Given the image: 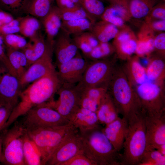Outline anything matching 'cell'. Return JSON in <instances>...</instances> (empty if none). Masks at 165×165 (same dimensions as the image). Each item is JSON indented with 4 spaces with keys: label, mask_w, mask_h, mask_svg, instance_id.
I'll return each instance as SVG.
<instances>
[{
    "label": "cell",
    "mask_w": 165,
    "mask_h": 165,
    "mask_svg": "<svg viewBox=\"0 0 165 165\" xmlns=\"http://www.w3.org/2000/svg\"><path fill=\"white\" fill-rule=\"evenodd\" d=\"M145 114L141 108L127 119L122 165H139L141 160L147 146Z\"/></svg>",
    "instance_id": "2"
},
{
    "label": "cell",
    "mask_w": 165,
    "mask_h": 165,
    "mask_svg": "<svg viewBox=\"0 0 165 165\" xmlns=\"http://www.w3.org/2000/svg\"><path fill=\"white\" fill-rule=\"evenodd\" d=\"M144 26L153 31L162 32L165 30V20L146 21Z\"/></svg>",
    "instance_id": "47"
},
{
    "label": "cell",
    "mask_w": 165,
    "mask_h": 165,
    "mask_svg": "<svg viewBox=\"0 0 165 165\" xmlns=\"http://www.w3.org/2000/svg\"><path fill=\"white\" fill-rule=\"evenodd\" d=\"M81 6L91 16L101 18L105 7L102 0H80Z\"/></svg>",
    "instance_id": "35"
},
{
    "label": "cell",
    "mask_w": 165,
    "mask_h": 165,
    "mask_svg": "<svg viewBox=\"0 0 165 165\" xmlns=\"http://www.w3.org/2000/svg\"><path fill=\"white\" fill-rule=\"evenodd\" d=\"M26 129L28 134L40 153L42 165H46L57 148L70 135L79 130L71 123L61 126Z\"/></svg>",
    "instance_id": "5"
},
{
    "label": "cell",
    "mask_w": 165,
    "mask_h": 165,
    "mask_svg": "<svg viewBox=\"0 0 165 165\" xmlns=\"http://www.w3.org/2000/svg\"><path fill=\"white\" fill-rule=\"evenodd\" d=\"M100 18L102 20L111 24L118 28L122 29L125 27V21L119 16L112 4L105 7Z\"/></svg>",
    "instance_id": "37"
},
{
    "label": "cell",
    "mask_w": 165,
    "mask_h": 165,
    "mask_svg": "<svg viewBox=\"0 0 165 165\" xmlns=\"http://www.w3.org/2000/svg\"><path fill=\"white\" fill-rule=\"evenodd\" d=\"M94 23L90 20L86 18L62 21L61 29L70 35H74L90 31Z\"/></svg>",
    "instance_id": "29"
},
{
    "label": "cell",
    "mask_w": 165,
    "mask_h": 165,
    "mask_svg": "<svg viewBox=\"0 0 165 165\" xmlns=\"http://www.w3.org/2000/svg\"><path fill=\"white\" fill-rule=\"evenodd\" d=\"M0 63L5 66L13 75L17 76L12 66L6 53L2 35L0 34Z\"/></svg>",
    "instance_id": "42"
},
{
    "label": "cell",
    "mask_w": 165,
    "mask_h": 165,
    "mask_svg": "<svg viewBox=\"0 0 165 165\" xmlns=\"http://www.w3.org/2000/svg\"><path fill=\"white\" fill-rule=\"evenodd\" d=\"M62 165H96L83 153L78 154Z\"/></svg>",
    "instance_id": "43"
},
{
    "label": "cell",
    "mask_w": 165,
    "mask_h": 165,
    "mask_svg": "<svg viewBox=\"0 0 165 165\" xmlns=\"http://www.w3.org/2000/svg\"><path fill=\"white\" fill-rule=\"evenodd\" d=\"M156 149L162 155L165 156V144L159 145Z\"/></svg>",
    "instance_id": "54"
},
{
    "label": "cell",
    "mask_w": 165,
    "mask_h": 165,
    "mask_svg": "<svg viewBox=\"0 0 165 165\" xmlns=\"http://www.w3.org/2000/svg\"><path fill=\"white\" fill-rule=\"evenodd\" d=\"M146 21L156 20H165V4L159 2L152 8L145 17Z\"/></svg>",
    "instance_id": "41"
},
{
    "label": "cell",
    "mask_w": 165,
    "mask_h": 165,
    "mask_svg": "<svg viewBox=\"0 0 165 165\" xmlns=\"http://www.w3.org/2000/svg\"><path fill=\"white\" fill-rule=\"evenodd\" d=\"M26 129L16 122L10 129L4 130L0 162L6 165H25L23 154V137Z\"/></svg>",
    "instance_id": "6"
},
{
    "label": "cell",
    "mask_w": 165,
    "mask_h": 165,
    "mask_svg": "<svg viewBox=\"0 0 165 165\" xmlns=\"http://www.w3.org/2000/svg\"><path fill=\"white\" fill-rule=\"evenodd\" d=\"M6 50L10 62L20 79L29 67L26 57L22 50L6 47Z\"/></svg>",
    "instance_id": "26"
},
{
    "label": "cell",
    "mask_w": 165,
    "mask_h": 165,
    "mask_svg": "<svg viewBox=\"0 0 165 165\" xmlns=\"http://www.w3.org/2000/svg\"><path fill=\"white\" fill-rule=\"evenodd\" d=\"M107 91V85L91 87L79 91L80 107L96 112L101 99Z\"/></svg>",
    "instance_id": "19"
},
{
    "label": "cell",
    "mask_w": 165,
    "mask_h": 165,
    "mask_svg": "<svg viewBox=\"0 0 165 165\" xmlns=\"http://www.w3.org/2000/svg\"><path fill=\"white\" fill-rule=\"evenodd\" d=\"M164 82L148 80L137 86L135 92L142 108L148 113L165 111Z\"/></svg>",
    "instance_id": "8"
},
{
    "label": "cell",
    "mask_w": 165,
    "mask_h": 165,
    "mask_svg": "<svg viewBox=\"0 0 165 165\" xmlns=\"http://www.w3.org/2000/svg\"><path fill=\"white\" fill-rule=\"evenodd\" d=\"M61 30V31L55 40L53 46L57 65L68 61L79 52V49L70 35Z\"/></svg>",
    "instance_id": "16"
},
{
    "label": "cell",
    "mask_w": 165,
    "mask_h": 165,
    "mask_svg": "<svg viewBox=\"0 0 165 165\" xmlns=\"http://www.w3.org/2000/svg\"><path fill=\"white\" fill-rule=\"evenodd\" d=\"M90 31L99 42H105L114 39L119 31L116 26L101 20L94 23Z\"/></svg>",
    "instance_id": "23"
},
{
    "label": "cell",
    "mask_w": 165,
    "mask_h": 165,
    "mask_svg": "<svg viewBox=\"0 0 165 165\" xmlns=\"http://www.w3.org/2000/svg\"><path fill=\"white\" fill-rule=\"evenodd\" d=\"M29 0H0V4L14 13L25 11Z\"/></svg>",
    "instance_id": "39"
},
{
    "label": "cell",
    "mask_w": 165,
    "mask_h": 165,
    "mask_svg": "<svg viewBox=\"0 0 165 165\" xmlns=\"http://www.w3.org/2000/svg\"><path fill=\"white\" fill-rule=\"evenodd\" d=\"M14 19L10 14L0 9V21L2 25L9 24Z\"/></svg>",
    "instance_id": "52"
},
{
    "label": "cell",
    "mask_w": 165,
    "mask_h": 165,
    "mask_svg": "<svg viewBox=\"0 0 165 165\" xmlns=\"http://www.w3.org/2000/svg\"><path fill=\"white\" fill-rule=\"evenodd\" d=\"M79 34L93 48L99 44V42L90 31H86Z\"/></svg>",
    "instance_id": "50"
},
{
    "label": "cell",
    "mask_w": 165,
    "mask_h": 165,
    "mask_svg": "<svg viewBox=\"0 0 165 165\" xmlns=\"http://www.w3.org/2000/svg\"><path fill=\"white\" fill-rule=\"evenodd\" d=\"M137 40V45L135 53L139 57L149 54L155 49L153 31L143 26Z\"/></svg>",
    "instance_id": "27"
},
{
    "label": "cell",
    "mask_w": 165,
    "mask_h": 165,
    "mask_svg": "<svg viewBox=\"0 0 165 165\" xmlns=\"http://www.w3.org/2000/svg\"><path fill=\"white\" fill-rule=\"evenodd\" d=\"M60 10L62 21L86 18L90 20L93 23L96 22V19L90 15L81 6L68 9Z\"/></svg>",
    "instance_id": "33"
},
{
    "label": "cell",
    "mask_w": 165,
    "mask_h": 165,
    "mask_svg": "<svg viewBox=\"0 0 165 165\" xmlns=\"http://www.w3.org/2000/svg\"><path fill=\"white\" fill-rule=\"evenodd\" d=\"M96 112L100 123L105 125L119 117L117 109L108 91L101 99Z\"/></svg>",
    "instance_id": "21"
},
{
    "label": "cell",
    "mask_w": 165,
    "mask_h": 165,
    "mask_svg": "<svg viewBox=\"0 0 165 165\" xmlns=\"http://www.w3.org/2000/svg\"><path fill=\"white\" fill-rule=\"evenodd\" d=\"M122 68L133 86H138L148 80L146 69L137 57L130 59Z\"/></svg>",
    "instance_id": "22"
},
{
    "label": "cell",
    "mask_w": 165,
    "mask_h": 165,
    "mask_svg": "<svg viewBox=\"0 0 165 165\" xmlns=\"http://www.w3.org/2000/svg\"><path fill=\"white\" fill-rule=\"evenodd\" d=\"M5 103L0 98V106L2 104Z\"/></svg>",
    "instance_id": "56"
},
{
    "label": "cell",
    "mask_w": 165,
    "mask_h": 165,
    "mask_svg": "<svg viewBox=\"0 0 165 165\" xmlns=\"http://www.w3.org/2000/svg\"><path fill=\"white\" fill-rule=\"evenodd\" d=\"M22 90L18 78L0 63V98L14 108Z\"/></svg>",
    "instance_id": "15"
},
{
    "label": "cell",
    "mask_w": 165,
    "mask_h": 165,
    "mask_svg": "<svg viewBox=\"0 0 165 165\" xmlns=\"http://www.w3.org/2000/svg\"><path fill=\"white\" fill-rule=\"evenodd\" d=\"M72 38L78 49L82 52L84 56L88 54L93 48L90 45L80 34L73 35Z\"/></svg>",
    "instance_id": "45"
},
{
    "label": "cell",
    "mask_w": 165,
    "mask_h": 165,
    "mask_svg": "<svg viewBox=\"0 0 165 165\" xmlns=\"http://www.w3.org/2000/svg\"><path fill=\"white\" fill-rule=\"evenodd\" d=\"M30 38V42L32 46L35 61L44 54L47 47V42L42 35L38 34Z\"/></svg>",
    "instance_id": "40"
},
{
    "label": "cell",
    "mask_w": 165,
    "mask_h": 165,
    "mask_svg": "<svg viewBox=\"0 0 165 165\" xmlns=\"http://www.w3.org/2000/svg\"><path fill=\"white\" fill-rule=\"evenodd\" d=\"M47 42V47L44 54L28 67L20 79L22 89L56 70L52 61L53 46Z\"/></svg>",
    "instance_id": "11"
},
{
    "label": "cell",
    "mask_w": 165,
    "mask_h": 165,
    "mask_svg": "<svg viewBox=\"0 0 165 165\" xmlns=\"http://www.w3.org/2000/svg\"><path fill=\"white\" fill-rule=\"evenodd\" d=\"M115 50L113 45L108 42H99L98 45L93 48L88 54L84 56L86 59L92 61L106 58Z\"/></svg>",
    "instance_id": "32"
},
{
    "label": "cell",
    "mask_w": 165,
    "mask_h": 165,
    "mask_svg": "<svg viewBox=\"0 0 165 165\" xmlns=\"http://www.w3.org/2000/svg\"><path fill=\"white\" fill-rule=\"evenodd\" d=\"M83 153L79 130L70 135L55 150L46 165H62L75 156Z\"/></svg>",
    "instance_id": "12"
},
{
    "label": "cell",
    "mask_w": 165,
    "mask_h": 165,
    "mask_svg": "<svg viewBox=\"0 0 165 165\" xmlns=\"http://www.w3.org/2000/svg\"><path fill=\"white\" fill-rule=\"evenodd\" d=\"M135 37L132 32L125 27L122 28L121 31H119L114 38L113 44L122 43Z\"/></svg>",
    "instance_id": "46"
},
{
    "label": "cell",
    "mask_w": 165,
    "mask_h": 165,
    "mask_svg": "<svg viewBox=\"0 0 165 165\" xmlns=\"http://www.w3.org/2000/svg\"><path fill=\"white\" fill-rule=\"evenodd\" d=\"M19 18V32L22 35L31 38L38 34L41 25L40 22L35 17L27 16Z\"/></svg>",
    "instance_id": "31"
},
{
    "label": "cell",
    "mask_w": 165,
    "mask_h": 165,
    "mask_svg": "<svg viewBox=\"0 0 165 165\" xmlns=\"http://www.w3.org/2000/svg\"><path fill=\"white\" fill-rule=\"evenodd\" d=\"M23 150L25 165H42L40 153L28 134L26 129L23 137Z\"/></svg>",
    "instance_id": "24"
},
{
    "label": "cell",
    "mask_w": 165,
    "mask_h": 165,
    "mask_svg": "<svg viewBox=\"0 0 165 165\" xmlns=\"http://www.w3.org/2000/svg\"><path fill=\"white\" fill-rule=\"evenodd\" d=\"M57 93L59 96L57 100L42 105L52 108L69 121L80 107V92L75 84H62Z\"/></svg>",
    "instance_id": "10"
},
{
    "label": "cell",
    "mask_w": 165,
    "mask_h": 165,
    "mask_svg": "<svg viewBox=\"0 0 165 165\" xmlns=\"http://www.w3.org/2000/svg\"><path fill=\"white\" fill-rule=\"evenodd\" d=\"M127 126V119L119 117L102 129L106 137L119 152L123 148Z\"/></svg>",
    "instance_id": "17"
},
{
    "label": "cell",
    "mask_w": 165,
    "mask_h": 165,
    "mask_svg": "<svg viewBox=\"0 0 165 165\" xmlns=\"http://www.w3.org/2000/svg\"><path fill=\"white\" fill-rule=\"evenodd\" d=\"M165 156L156 149L147 147L139 165H165Z\"/></svg>",
    "instance_id": "34"
},
{
    "label": "cell",
    "mask_w": 165,
    "mask_h": 165,
    "mask_svg": "<svg viewBox=\"0 0 165 165\" xmlns=\"http://www.w3.org/2000/svg\"><path fill=\"white\" fill-rule=\"evenodd\" d=\"M89 62L79 52L67 62L57 65V73L61 84H75L81 80Z\"/></svg>",
    "instance_id": "14"
},
{
    "label": "cell",
    "mask_w": 165,
    "mask_h": 165,
    "mask_svg": "<svg viewBox=\"0 0 165 165\" xmlns=\"http://www.w3.org/2000/svg\"><path fill=\"white\" fill-rule=\"evenodd\" d=\"M108 91L119 114L127 119L142 108L135 90L122 68L116 66L108 83Z\"/></svg>",
    "instance_id": "4"
},
{
    "label": "cell",
    "mask_w": 165,
    "mask_h": 165,
    "mask_svg": "<svg viewBox=\"0 0 165 165\" xmlns=\"http://www.w3.org/2000/svg\"><path fill=\"white\" fill-rule=\"evenodd\" d=\"M116 66L107 58L92 61L88 65L80 81L76 85L79 91L93 87L108 85Z\"/></svg>",
    "instance_id": "7"
},
{
    "label": "cell",
    "mask_w": 165,
    "mask_h": 165,
    "mask_svg": "<svg viewBox=\"0 0 165 165\" xmlns=\"http://www.w3.org/2000/svg\"><path fill=\"white\" fill-rule=\"evenodd\" d=\"M2 36L5 47L9 49L22 50L28 43L24 37L16 34L4 35Z\"/></svg>",
    "instance_id": "38"
},
{
    "label": "cell",
    "mask_w": 165,
    "mask_h": 165,
    "mask_svg": "<svg viewBox=\"0 0 165 165\" xmlns=\"http://www.w3.org/2000/svg\"><path fill=\"white\" fill-rule=\"evenodd\" d=\"M79 133L83 154L96 165H122L121 154L115 149L100 127Z\"/></svg>",
    "instance_id": "3"
},
{
    "label": "cell",
    "mask_w": 165,
    "mask_h": 165,
    "mask_svg": "<svg viewBox=\"0 0 165 165\" xmlns=\"http://www.w3.org/2000/svg\"><path fill=\"white\" fill-rule=\"evenodd\" d=\"M137 45V39L135 37L122 43L113 44L119 57L124 59L129 58L135 53Z\"/></svg>",
    "instance_id": "36"
},
{
    "label": "cell",
    "mask_w": 165,
    "mask_h": 165,
    "mask_svg": "<svg viewBox=\"0 0 165 165\" xmlns=\"http://www.w3.org/2000/svg\"><path fill=\"white\" fill-rule=\"evenodd\" d=\"M42 19L46 35V41L53 46L55 38L58 35L62 25L60 9L57 6H53L48 13Z\"/></svg>",
    "instance_id": "20"
},
{
    "label": "cell",
    "mask_w": 165,
    "mask_h": 165,
    "mask_svg": "<svg viewBox=\"0 0 165 165\" xmlns=\"http://www.w3.org/2000/svg\"><path fill=\"white\" fill-rule=\"evenodd\" d=\"M57 6L61 10H67L81 6L80 0H55Z\"/></svg>",
    "instance_id": "48"
},
{
    "label": "cell",
    "mask_w": 165,
    "mask_h": 165,
    "mask_svg": "<svg viewBox=\"0 0 165 165\" xmlns=\"http://www.w3.org/2000/svg\"><path fill=\"white\" fill-rule=\"evenodd\" d=\"M159 0H130L128 9L131 17L141 19L146 17Z\"/></svg>",
    "instance_id": "25"
},
{
    "label": "cell",
    "mask_w": 165,
    "mask_h": 165,
    "mask_svg": "<svg viewBox=\"0 0 165 165\" xmlns=\"http://www.w3.org/2000/svg\"><path fill=\"white\" fill-rule=\"evenodd\" d=\"M14 108L12 105L6 103L0 106V132L3 130Z\"/></svg>",
    "instance_id": "44"
},
{
    "label": "cell",
    "mask_w": 165,
    "mask_h": 165,
    "mask_svg": "<svg viewBox=\"0 0 165 165\" xmlns=\"http://www.w3.org/2000/svg\"><path fill=\"white\" fill-rule=\"evenodd\" d=\"M19 26H13L6 24L0 26V34L3 35L19 32Z\"/></svg>",
    "instance_id": "51"
},
{
    "label": "cell",
    "mask_w": 165,
    "mask_h": 165,
    "mask_svg": "<svg viewBox=\"0 0 165 165\" xmlns=\"http://www.w3.org/2000/svg\"><path fill=\"white\" fill-rule=\"evenodd\" d=\"M154 44L155 49L163 54L165 50V33L161 32L154 37Z\"/></svg>",
    "instance_id": "49"
},
{
    "label": "cell",
    "mask_w": 165,
    "mask_h": 165,
    "mask_svg": "<svg viewBox=\"0 0 165 165\" xmlns=\"http://www.w3.org/2000/svg\"><path fill=\"white\" fill-rule=\"evenodd\" d=\"M55 0H29L26 12L31 16L41 19L49 12Z\"/></svg>",
    "instance_id": "30"
},
{
    "label": "cell",
    "mask_w": 165,
    "mask_h": 165,
    "mask_svg": "<svg viewBox=\"0 0 165 165\" xmlns=\"http://www.w3.org/2000/svg\"><path fill=\"white\" fill-rule=\"evenodd\" d=\"M145 69L148 80L157 82H164L165 63L162 59L159 58L152 59Z\"/></svg>",
    "instance_id": "28"
},
{
    "label": "cell",
    "mask_w": 165,
    "mask_h": 165,
    "mask_svg": "<svg viewBox=\"0 0 165 165\" xmlns=\"http://www.w3.org/2000/svg\"><path fill=\"white\" fill-rule=\"evenodd\" d=\"M61 84L55 70L30 83L22 90L18 102L13 109L3 130L8 129L19 117L24 116L32 108L53 100L55 94Z\"/></svg>",
    "instance_id": "1"
},
{
    "label": "cell",
    "mask_w": 165,
    "mask_h": 165,
    "mask_svg": "<svg viewBox=\"0 0 165 165\" xmlns=\"http://www.w3.org/2000/svg\"><path fill=\"white\" fill-rule=\"evenodd\" d=\"M145 118L146 147L156 149L159 145L165 144V111L145 112Z\"/></svg>",
    "instance_id": "13"
},
{
    "label": "cell",
    "mask_w": 165,
    "mask_h": 165,
    "mask_svg": "<svg viewBox=\"0 0 165 165\" xmlns=\"http://www.w3.org/2000/svg\"><path fill=\"white\" fill-rule=\"evenodd\" d=\"M69 121L79 132L98 127L100 124L95 112L81 107L72 116Z\"/></svg>",
    "instance_id": "18"
},
{
    "label": "cell",
    "mask_w": 165,
    "mask_h": 165,
    "mask_svg": "<svg viewBox=\"0 0 165 165\" xmlns=\"http://www.w3.org/2000/svg\"><path fill=\"white\" fill-rule=\"evenodd\" d=\"M110 4H122L128 6L130 0H106Z\"/></svg>",
    "instance_id": "53"
},
{
    "label": "cell",
    "mask_w": 165,
    "mask_h": 165,
    "mask_svg": "<svg viewBox=\"0 0 165 165\" xmlns=\"http://www.w3.org/2000/svg\"><path fill=\"white\" fill-rule=\"evenodd\" d=\"M24 116L21 123L26 129L61 126L70 123L55 109L42 105L32 108Z\"/></svg>",
    "instance_id": "9"
},
{
    "label": "cell",
    "mask_w": 165,
    "mask_h": 165,
    "mask_svg": "<svg viewBox=\"0 0 165 165\" xmlns=\"http://www.w3.org/2000/svg\"><path fill=\"white\" fill-rule=\"evenodd\" d=\"M3 136V131L0 132V162H1L2 153V144Z\"/></svg>",
    "instance_id": "55"
}]
</instances>
